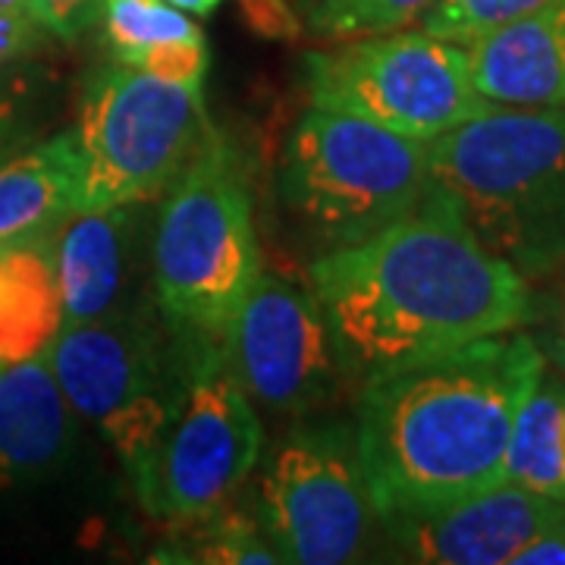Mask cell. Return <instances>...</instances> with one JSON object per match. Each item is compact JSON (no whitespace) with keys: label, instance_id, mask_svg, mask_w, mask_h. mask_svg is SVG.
Here are the masks:
<instances>
[{"label":"cell","instance_id":"obj_13","mask_svg":"<svg viewBox=\"0 0 565 565\" xmlns=\"http://www.w3.org/2000/svg\"><path fill=\"white\" fill-rule=\"evenodd\" d=\"M465 47L487 102L565 107V0L503 22Z\"/></svg>","mask_w":565,"mask_h":565},{"label":"cell","instance_id":"obj_9","mask_svg":"<svg viewBox=\"0 0 565 565\" xmlns=\"http://www.w3.org/2000/svg\"><path fill=\"white\" fill-rule=\"evenodd\" d=\"M374 519L349 424H302L270 452L262 478V527L280 563H352L362 556Z\"/></svg>","mask_w":565,"mask_h":565},{"label":"cell","instance_id":"obj_5","mask_svg":"<svg viewBox=\"0 0 565 565\" xmlns=\"http://www.w3.org/2000/svg\"><path fill=\"white\" fill-rule=\"evenodd\" d=\"M427 192V141L337 110H305L282 154V204L330 248L415 214Z\"/></svg>","mask_w":565,"mask_h":565},{"label":"cell","instance_id":"obj_25","mask_svg":"<svg viewBox=\"0 0 565 565\" xmlns=\"http://www.w3.org/2000/svg\"><path fill=\"white\" fill-rule=\"evenodd\" d=\"M51 39L76 41L102 20L104 0H25Z\"/></svg>","mask_w":565,"mask_h":565},{"label":"cell","instance_id":"obj_22","mask_svg":"<svg viewBox=\"0 0 565 565\" xmlns=\"http://www.w3.org/2000/svg\"><path fill=\"white\" fill-rule=\"evenodd\" d=\"M546 3H553V0H437L418 22L430 35L471 44L490 29L509 20H519L531 10H541Z\"/></svg>","mask_w":565,"mask_h":565},{"label":"cell","instance_id":"obj_27","mask_svg":"<svg viewBox=\"0 0 565 565\" xmlns=\"http://www.w3.org/2000/svg\"><path fill=\"white\" fill-rule=\"evenodd\" d=\"M22 136H25V95L17 82L0 76V161L10 158V151Z\"/></svg>","mask_w":565,"mask_h":565},{"label":"cell","instance_id":"obj_1","mask_svg":"<svg viewBox=\"0 0 565 565\" xmlns=\"http://www.w3.org/2000/svg\"><path fill=\"white\" fill-rule=\"evenodd\" d=\"M308 289L343 374L367 381L468 343L527 327L531 282L497 258L430 185L415 214L330 248L308 267Z\"/></svg>","mask_w":565,"mask_h":565},{"label":"cell","instance_id":"obj_21","mask_svg":"<svg viewBox=\"0 0 565 565\" xmlns=\"http://www.w3.org/2000/svg\"><path fill=\"white\" fill-rule=\"evenodd\" d=\"M437 0H315L305 7V29L318 41H349L405 29Z\"/></svg>","mask_w":565,"mask_h":565},{"label":"cell","instance_id":"obj_16","mask_svg":"<svg viewBox=\"0 0 565 565\" xmlns=\"http://www.w3.org/2000/svg\"><path fill=\"white\" fill-rule=\"evenodd\" d=\"M82 211V161L73 129L0 161V245L57 236Z\"/></svg>","mask_w":565,"mask_h":565},{"label":"cell","instance_id":"obj_17","mask_svg":"<svg viewBox=\"0 0 565 565\" xmlns=\"http://www.w3.org/2000/svg\"><path fill=\"white\" fill-rule=\"evenodd\" d=\"M63 327L54 236L0 245V364L29 362Z\"/></svg>","mask_w":565,"mask_h":565},{"label":"cell","instance_id":"obj_3","mask_svg":"<svg viewBox=\"0 0 565 565\" xmlns=\"http://www.w3.org/2000/svg\"><path fill=\"white\" fill-rule=\"evenodd\" d=\"M430 185L527 282L565 264V107H512L427 141Z\"/></svg>","mask_w":565,"mask_h":565},{"label":"cell","instance_id":"obj_24","mask_svg":"<svg viewBox=\"0 0 565 565\" xmlns=\"http://www.w3.org/2000/svg\"><path fill=\"white\" fill-rule=\"evenodd\" d=\"M47 32L32 17L25 0H0V70L29 61L47 47Z\"/></svg>","mask_w":565,"mask_h":565},{"label":"cell","instance_id":"obj_19","mask_svg":"<svg viewBox=\"0 0 565 565\" xmlns=\"http://www.w3.org/2000/svg\"><path fill=\"white\" fill-rule=\"evenodd\" d=\"M151 563H180V565H277L280 556L270 546L262 522L255 525L243 512H230L226 505L180 522V527L163 541L151 556Z\"/></svg>","mask_w":565,"mask_h":565},{"label":"cell","instance_id":"obj_7","mask_svg":"<svg viewBox=\"0 0 565 565\" xmlns=\"http://www.w3.org/2000/svg\"><path fill=\"white\" fill-rule=\"evenodd\" d=\"M202 85L163 82L110 61L82 88L73 126L82 211L141 204L167 192L211 132Z\"/></svg>","mask_w":565,"mask_h":565},{"label":"cell","instance_id":"obj_12","mask_svg":"<svg viewBox=\"0 0 565 565\" xmlns=\"http://www.w3.org/2000/svg\"><path fill=\"white\" fill-rule=\"evenodd\" d=\"M565 519V500L503 484L434 509L384 515L390 541L412 563L503 565Z\"/></svg>","mask_w":565,"mask_h":565},{"label":"cell","instance_id":"obj_6","mask_svg":"<svg viewBox=\"0 0 565 565\" xmlns=\"http://www.w3.org/2000/svg\"><path fill=\"white\" fill-rule=\"evenodd\" d=\"M177 408L148 468L132 481L141 509L170 525L223 509L264 452L255 399L236 381L221 340L177 333Z\"/></svg>","mask_w":565,"mask_h":565},{"label":"cell","instance_id":"obj_30","mask_svg":"<svg viewBox=\"0 0 565 565\" xmlns=\"http://www.w3.org/2000/svg\"><path fill=\"white\" fill-rule=\"evenodd\" d=\"M299 3H302V7H308V3H315V0H299Z\"/></svg>","mask_w":565,"mask_h":565},{"label":"cell","instance_id":"obj_14","mask_svg":"<svg viewBox=\"0 0 565 565\" xmlns=\"http://www.w3.org/2000/svg\"><path fill=\"white\" fill-rule=\"evenodd\" d=\"M76 422L44 352L0 364V493L61 468L76 444Z\"/></svg>","mask_w":565,"mask_h":565},{"label":"cell","instance_id":"obj_10","mask_svg":"<svg viewBox=\"0 0 565 565\" xmlns=\"http://www.w3.org/2000/svg\"><path fill=\"white\" fill-rule=\"evenodd\" d=\"M223 349L245 393L282 415L327 403L343 371L311 289L267 270L252 282Z\"/></svg>","mask_w":565,"mask_h":565},{"label":"cell","instance_id":"obj_29","mask_svg":"<svg viewBox=\"0 0 565 565\" xmlns=\"http://www.w3.org/2000/svg\"><path fill=\"white\" fill-rule=\"evenodd\" d=\"M170 3L180 7L182 13H192V17H211L226 0H170Z\"/></svg>","mask_w":565,"mask_h":565},{"label":"cell","instance_id":"obj_26","mask_svg":"<svg viewBox=\"0 0 565 565\" xmlns=\"http://www.w3.org/2000/svg\"><path fill=\"white\" fill-rule=\"evenodd\" d=\"M245 10V20L264 39H299L302 22L289 10L286 0H239Z\"/></svg>","mask_w":565,"mask_h":565},{"label":"cell","instance_id":"obj_23","mask_svg":"<svg viewBox=\"0 0 565 565\" xmlns=\"http://www.w3.org/2000/svg\"><path fill=\"white\" fill-rule=\"evenodd\" d=\"M527 327H537L531 337L544 359L565 371V264L546 277V289L534 296V318Z\"/></svg>","mask_w":565,"mask_h":565},{"label":"cell","instance_id":"obj_2","mask_svg":"<svg viewBox=\"0 0 565 565\" xmlns=\"http://www.w3.org/2000/svg\"><path fill=\"white\" fill-rule=\"evenodd\" d=\"M544 371L519 327L362 381L352 430L377 519L503 484L512 427Z\"/></svg>","mask_w":565,"mask_h":565},{"label":"cell","instance_id":"obj_28","mask_svg":"<svg viewBox=\"0 0 565 565\" xmlns=\"http://www.w3.org/2000/svg\"><path fill=\"white\" fill-rule=\"evenodd\" d=\"M512 565H565V519L544 537L527 544Z\"/></svg>","mask_w":565,"mask_h":565},{"label":"cell","instance_id":"obj_20","mask_svg":"<svg viewBox=\"0 0 565 565\" xmlns=\"http://www.w3.org/2000/svg\"><path fill=\"white\" fill-rule=\"evenodd\" d=\"M102 41L114 61L141 70L163 47L204 39L202 25L170 0H104Z\"/></svg>","mask_w":565,"mask_h":565},{"label":"cell","instance_id":"obj_18","mask_svg":"<svg viewBox=\"0 0 565 565\" xmlns=\"http://www.w3.org/2000/svg\"><path fill=\"white\" fill-rule=\"evenodd\" d=\"M505 481L565 500V381H550L546 371L512 427Z\"/></svg>","mask_w":565,"mask_h":565},{"label":"cell","instance_id":"obj_8","mask_svg":"<svg viewBox=\"0 0 565 565\" xmlns=\"http://www.w3.org/2000/svg\"><path fill=\"white\" fill-rule=\"evenodd\" d=\"M302 85L311 107L377 122L430 141L493 107L475 88L468 47L424 29H396L308 51Z\"/></svg>","mask_w":565,"mask_h":565},{"label":"cell","instance_id":"obj_11","mask_svg":"<svg viewBox=\"0 0 565 565\" xmlns=\"http://www.w3.org/2000/svg\"><path fill=\"white\" fill-rule=\"evenodd\" d=\"M44 355L73 412L98 427L180 377L177 333L167 321H151L145 308L63 323Z\"/></svg>","mask_w":565,"mask_h":565},{"label":"cell","instance_id":"obj_4","mask_svg":"<svg viewBox=\"0 0 565 565\" xmlns=\"http://www.w3.org/2000/svg\"><path fill=\"white\" fill-rule=\"evenodd\" d=\"M154 299L177 333L221 340L262 274L243 154L214 129L167 185L154 230Z\"/></svg>","mask_w":565,"mask_h":565},{"label":"cell","instance_id":"obj_15","mask_svg":"<svg viewBox=\"0 0 565 565\" xmlns=\"http://www.w3.org/2000/svg\"><path fill=\"white\" fill-rule=\"evenodd\" d=\"M136 204L79 211L54 236V264L61 282L63 323H82L120 311L129 280Z\"/></svg>","mask_w":565,"mask_h":565}]
</instances>
